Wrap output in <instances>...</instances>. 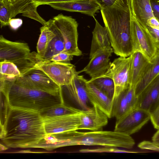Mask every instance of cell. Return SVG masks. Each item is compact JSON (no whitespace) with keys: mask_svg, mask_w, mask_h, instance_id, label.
Here are the masks:
<instances>
[{"mask_svg":"<svg viewBox=\"0 0 159 159\" xmlns=\"http://www.w3.org/2000/svg\"><path fill=\"white\" fill-rule=\"evenodd\" d=\"M39 112L10 107L6 121L1 128L0 139L6 146L31 148L46 135Z\"/></svg>","mask_w":159,"mask_h":159,"instance_id":"cell-1","label":"cell"},{"mask_svg":"<svg viewBox=\"0 0 159 159\" xmlns=\"http://www.w3.org/2000/svg\"><path fill=\"white\" fill-rule=\"evenodd\" d=\"M102 18L113 52L128 57L134 52L131 31L130 0H116L110 7H100Z\"/></svg>","mask_w":159,"mask_h":159,"instance_id":"cell-2","label":"cell"},{"mask_svg":"<svg viewBox=\"0 0 159 159\" xmlns=\"http://www.w3.org/2000/svg\"><path fill=\"white\" fill-rule=\"evenodd\" d=\"M14 82L10 83L7 96L11 107L40 112L64 103L61 89L58 93H52L26 88Z\"/></svg>","mask_w":159,"mask_h":159,"instance_id":"cell-3","label":"cell"},{"mask_svg":"<svg viewBox=\"0 0 159 159\" xmlns=\"http://www.w3.org/2000/svg\"><path fill=\"white\" fill-rule=\"evenodd\" d=\"M67 146L75 145L114 147L129 149L135 142L130 135L114 131H91L81 132L77 130L66 131Z\"/></svg>","mask_w":159,"mask_h":159,"instance_id":"cell-4","label":"cell"},{"mask_svg":"<svg viewBox=\"0 0 159 159\" xmlns=\"http://www.w3.org/2000/svg\"><path fill=\"white\" fill-rule=\"evenodd\" d=\"M50 20L62 37L65 52L74 56H81L82 52L78 44V24L76 20L71 16L62 14H59Z\"/></svg>","mask_w":159,"mask_h":159,"instance_id":"cell-5","label":"cell"},{"mask_svg":"<svg viewBox=\"0 0 159 159\" xmlns=\"http://www.w3.org/2000/svg\"><path fill=\"white\" fill-rule=\"evenodd\" d=\"M40 70L61 86L70 84L77 74L75 66L69 62L42 60L33 69Z\"/></svg>","mask_w":159,"mask_h":159,"instance_id":"cell-6","label":"cell"},{"mask_svg":"<svg viewBox=\"0 0 159 159\" xmlns=\"http://www.w3.org/2000/svg\"><path fill=\"white\" fill-rule=\"evenodd\" d=\"M131 58L120 57L111 62L105 74L103 75L111 78L115 86L112 100L116 98L129 85Z\"/></svg>","mask_w":159,"mask_h":159,"instance_id":"cell-7","label":"cell"},{"mask_svg":"<svg viewBox=\"0 0 159 159\" xmlns=\"http://www.w3.org/2000/svg\"><path fill=\"white\" fill-rule=\"evenodd\" d=\"M14 83L26 88L52 93H57L60 91V86L43 71L35 69L18 77Z\"/></svg>","mask_w":159,"mask_h":159,"instance_id":"cell-8","label":"cell"},{"mask_svg":"<svg viewBox=\"0 0 159 159\" xmlns=\"http://www.w3.org/2000/svg\"><path fill=\"white\" fill-rule=\"evenodd\" d=\"M131 31L134 52H141L151 61L158 50L148 30L142 26L133 15Z\"/></svg>","mask_w":159,"mask_h":159,"instance_id":"cell-9","label":"cell"},{"mask_svg":"<svg viewBox=\"0 0 159 159\" xmlns=\"http://www.w3.org/2000/svg\"><path fill=\"white\" fill-rule=\"evenodd\" d=\"M149 120V113L135 108L116 120L114 131L130 135L139 131Z\"/></svg>","mask_w":159,"mask_h":159,"instance_id":"cell-10","label":"cell"},{"mask_svg":"<svg viewBox=\"0 0 159 159\" xmlns=\"http://www.w3.org/2000/svg\"><path fill=\"white\" fill-rule=\"evenodd\" d=\"M81 111L75 113L43 118L46 134L78 130Z\"/></svg>","mask_w":159,"mask_h":159,"instance_id":"cell-11","label":"cell"},{"mask_svg":"<svg viewBox=\"0 0 159 159\" xmlns=\"http://www.w3.org/2000/svg\"><path fill=\"white\" fill-rule=\"evenodd\" d=\"M76 74L69 84L60 86L61 92L69 97L81 108L86 110L90 107L87 90V80L83 76Z\"/></svg>","mask_w":159,"mask_h":159,"instance_id":"cell-12","label":"cell"},{"mask_svg":"<svg viewBox=\"0 0 159 159\" xmlns=\"http://www.w3.org/2000/svg\"><path fill=\"white\" fill-rule=\"evenodd\" d=\"M113 52L111 47L100 50L96 52L87 65L79 73L84 72L89 75L91 79L103 75L108 69L111 62L109 57Z\"/></svg>","mask_w":159,"mask_h":159,"instance_id":"cell-13","label":"cell"},{"mask_svg":"<svg viewBox=\"0 0 159 159\" xmlns=\"http://www.w3.org/2000/svg\"><path fill=\"white\" fill-rule=\"evenodd\" d=\"M26 43L13 42L0 36V62H13L28 56L30 53Z\"/></svg>","mask_w":159,"mask_h":159,"instance_id":"cell-14","label":"cell"},{"mask_svg":"<svg viewBox=\"0 0 159 159\" xmlns=\"http://www.w3.org/2000/svg\"><path fill=\"white\" fill-rule=\"evenodd\" d=\"M138 97L135 93V87L129 85L113 100L112 117L118 120L135 108Z\"/></svg>","mask_w":159,"mask_h":159,"instance_id":"cell-15","label":"cell"},{"mask_svg":"<svg viewBox=\"0 0 159 159\" xmlns=\"http://www.w3.org/2000/svg\"><path fill=\"white\" fill-rule=\"evenodd\" d=\"M108 118L104 112L96 106H93L86 110H82L78 130H102L107 124Z\"/></svg>","mask_w":159,"mask_h":159,"instance_id":"cell-16","label":"cell"},{"mask_svg":"<svg viewBox=\"0 0 159 159\" xmlns=\"http://www.w3.org/2000/svg\"><path fill=\"white\" fill-rule=\"evenodd\" d=\"M137 97L135 108L143 109L150 114L159 107V75Z\"/></svg>","mask_w":159,"mask_h":159,"instance_id":"cell-17","label":"cell"},{"mask_svg":"<svg viewBox=\"0 0 159 159\" xmlns=\"http://www.w3.org/2000/svg\"><path fill=\"white\" fill-rule=\"evenodd\" d=\"M48 5L57 10L80 12L93 17L100 9V6L95 0H77Z\"/></svg>","mask_w":159,"mask_h":159,"instance_id":"cell-18","label":"cell"},{"mask_svg":"<svg viewBox=\"0 0 159 159\" xmlns=\"http://www.w3.org/2000/svg\"><path fill=\"white\" fill-rule=\"evenodd\" d=\"M87 90L89 101L93 105L98 107L109 118H111L113 103L112 99L87 81Z\"/></svg>","mask_w":159,"mask_h":159,"instance_id":"cell-19","label":"cell"},{"mask_svg":"<svg viewBox=\"0 0 159 159\" xmlns=\"http://www.w3.org/2000/svg\"><path fill=\"white\" fill-rule=\"evenodd\" d=\"M131 67L129 84L135 87L140 81L151 62L141 52L136 51L130 56Z\"/></svg>","mask_w":159,"mask_h":159,"instance_id":"cell-20","label":"cell"},{"mask_svg":"<svg viewBox=\"0 0 159 159\" xmlns=\"http://www.w3.org/2000/svg\"><path fill=\"white\" fill-rule=\"evenodd\" d=\"M95 24L92 32L90 59L98 51L111 47L109 35L105 27L101 25L95 17Z\"/></svg>","mask_w":159,"mask_h":159,"instance_id":"cell-21","label":"cell"},{"mask_svg":"<svg viewBox=\"0 0 159 159\" xmlns=\"http://www.w3.org/2000/svg\"><path fill=\"white\" fill-rule=\"evenodd\" d=\"M133 16L144 28L147 29V22L154 16L150 0H130Z\"/></svg>","mask_w":159,"mask_h":159,"instance_id":"cell-22","label":"cell"},{"mask_svg":"<svg viewBox=\"0 0 159 159\" xmlns=\"http://www.w3.org/2000/svg\"><path fill=\"white\" fill-rule=\"evenodd\" d=\"M151 62L149 66L135 86V93L137 97L159 75V50Z\"/></svg>","mask_w":159,"mask_h":159,"instance_id":"cell-23","label":"cell"},{"mask_svg":"<svg viewBox=\"0 0 159 159\" xmlns=\"http://www.w3.org/2000/svg\"><path fill=\"white\" fill-rule=\"evenodd\" d=\"M49 26L55 32L56 36L49 44L44 56L42 59L49 61L53 56L61 52L65 51L64 41L60 32L50 19L47 21Z\"/></svg>","mask_w":159,"mask_h":159,"instance_id":"cell-24","label":"cell"},{"mask_svg":"<svg viewBox=\"0 0 159 159\" xmlns=\"http://www.w3.org/2000/svg\"><path fill=\"white\" fill-rule=\"evenodd\" d=\"M40 34L37 45V53L42 59L51 41L56 36L54 31L47 23L40 28Z\"/></svg>","mask_w":159,"mask_h":159,"instance_id":"cell-25","label":"cell"},{"mask_svg":"<svg viewBox=\"0 0 159 159\" xmlns=\"http://www.w3.org/2000/svg\"><path fill=\"white\" fill-rule=\"evenodd\" d=\"M81 109L67 106L64 103L55 105L40 112L43 118L57 117L80 112Z\"/></svg>","mask_w":159,"mask_h":159,"instance_id":"cell-26","label":"cell"},{"mask_svg":"<svg viewBox=\"0 0 159 159\" xmlns=\"http://www.w3.org/2000/svg\"><path fill=\"white\" fill-rule=\"evenodd\" d=\"M42 60L37 52H33L26 57L13 63L16 65L22 76L32 70L35 65Z\"/></svg>","mask_w":159,"mask_h":159,"instance_id":"cell-27","label":"cell"},{"mask_svg":"<svg viewBox=\"0 0 159 159\" xmlns=\"http://www.w3.org/2000/svg\"><path fill=\"white\" fill-rule=\"evenodd\" d=\"M20 75V71L13 63L7 61L0 62V80L15 82Z\"/></svg>","mask_w":159,"mask_h":159,"instance_id":"cell-28","label":"cell"},{"mask_svg":"<svg viewBox=\"0 0 159 159\" xmlns=\"http://www.w3.org/2000/svg\"><path fill=\"white\" fill-rule=\"evenodd\" d=\"M87 81L93 84L113 99L115 91V86L114 82L111 78L102 76L91 79Z\"/></svg>","mask_w":159,"mask_h":159,"instance_id":"cell-29","label":"cell"},{"mask_svg":"<svg viewBox=\"0 0 159 159\" xmlns=\"http://www.w3.org/2000/svg\"><path fill=\"white\" fill-rule=\"evenodd\" d=\"M34 0H17L11 3L10 10L11 15L15 17L18 14L22 15L28 11L32 2Z\"/></svg>","mask_w":159,"mask_h":159,"instance_id":"cell-30","label":"cell"},{"mask_svg":"<svg viewBox=\"0 0 159 159\" xmlns=\"http://www.w3.org/2000/svg\"><path fill=\"white\" fill-rule=\"evenodd\" d=\"M81 153H136L139 152L122 149L118 147H114L103 146L93 149H84L79 150Z\"/></svg>","mask_w":159,"mask_h":159,"instance_id":"cell-31","label":"cell"},{"mask_svg":"<svg viewBox=\"0 0 159 159\" xmlns=\"http://www.w3.org/2000/svg\"><path fill=\"white\" fill-rule=\"evenodd\" d=\"M9 3L5 0H0V24L1 28L9 25L11 19L9 7Z\"/></svg>","mask_w":159,"mask_h":159,"instance_id":"cell-32","label":"cell"},{"mask_svg":"<svg viewBox=\"0 0 159 159\" xmlns=\"http://www.w3.org/2000/svg\"><path fill=\"white\" fill-rule=\"evenodd\" d=\"M1 95V128L2 127L6 121L10 107L9 104L7 96L0 92Z\"/></svg>","mask_w":159,"mask_h":159,"instance_id":"cell-33","label":"cell"},{"mask_svg":"<svg viewBox=\"0 0 159 159\" xmlns=\"http://www.w3.org/2000/svg\"><path fill=\"white\" fill-rule=\"evenodd\" d=\"M74 56L63 51L53 56L50 61L54 62H68L72 60Z\"/></svg>","mask_w":159,"mask_h":159,"instance_id":"cell-34","label":"cell"},{"mask_svg":"<svg viewBox=\"0 0 159 159\" xmlns=\"http://www.w3.org/2000/svg\"><path fill=\"white\" fill-rule=\"evenodd\" d=\"M138 147L143 149L149 150L159 152V146L155 144L152 141H143L138 144Z\"/></svg>","mask_w":159,"mask_h":159,"instance_id":"cell-35","label":"cell"},{"mask_svg":"<svg viewBox=\"0 0 159 159\" xmlns=\"http://www.w3.org/2000/svg\"><path fill=\"white\" fill-rule=\"evenodd\" d=\"M150 120L154 127L159 129V107L150 114Z\"/></svg>","mask_w":159,"mask_h":159,"instance_id":"cell-36","label":"cell"},{"mask_svg":"<svg viewBox=\"0 0 159 159\" xmlns=\"http://www.w3.org/2000/svg\"><path fill=\"white\" fill-rule=\"evenodd\" d=\"M147 29L151 34L158 50H159V30L148 26Z\"/></svg>","mask_w":159,"mask_h":159,"instance_id":"cell-37","label":"cell"},{"mask_svg":"<svg viewBox=\"0 0 159 159\" xmlns=\"http://www.w3.org/2000/svg\"><path fill=\"white\" fill-rule=\"evenodd\" d=\"M23 24V20L20 18H11L9 25L12 30H16L20 28Z\"/></svg>","mask_w":159,"mask_h":159,"instance_id":"cell-38","label":"cell"},{"mask_svg":"<svg viewBox=\"0 0 159 159\" xmlns=\"http://www.w3.org/2000/svg\"><path fill=\"white\" fill-rule=\"evenodd\" d=\"M150 4L154 16L159 18V0H150Z\"/></svg>","mask_w":159,"mask_h":159,"instance_id":"cell-39","label":"cell"},{"mask_svg":"<svg viewBox=\"0 0 159 159\" xmlns=\"http://www.w3.org/2000/svg\"><path fill=\"white\" fill-rule=\"evenodd\" d=\"M147 25L152 28L159 30V22L154 16L148 20Z\"/></svg>","mask_w":159,"mask_h":159,"instance_id":"cell-40","label":"cell"},{"mask_svg":"<svg viewBox=\"0 0 159 159\" xmlns=\"http://www.w3.org/2000/svg\"><path fill=\"white\" fill-rule=\"evenodd\" d=\"M100 7H110L113 5L116 0H95Z\"/></svg>","mask_w":159,"mask_h":159,"instance_id":"cell-41","label":"cell"},{"mask_svg":"<svg viewBox=\"0 0 159 159\" xmlns=\"http://www.w3.org/2000/svg\"><path fill=\"white\" fill-rule=\"evenodd\" d=\"M152 141L159 146V129L154 134L152 137Z\"/></svg>","mask_w":159,"mask_h":159,"instance_id":"cell-42","label":"cell"},{"mask_svg":"<svg viewBox=\"0 0 159 159\" xmlns=\"http://www.w3.org/2000/svg\"><path fill=\"white\" fill-rule=\"evenodd\" d=\"M0 149L1 151L7 150L8 148L7 147H5V146L3 145V144H2L1 143L0 144Z\"/></svg>","mask_w":159,"mask_h":159,"instance_id":"cell-43","label":"cell"},{"mask_svg":"<svg viewBox=\"0 0 159 159\" xmlns=\"http://www.w3.org/2000/svg\"><path fill=\"white\" fill-rule=\"evenodd\" d=\"M6 1H7V2L8 3H12V2H13L17 0H5Z\"/></svg>","mask_w":159,"mask_h":159,"instance_id":"cell-44","label":"cell"},{"mask_svg":"<svg viewBox=\"0 0 159 159\" xmlns=\"http://www.w3.org/2000/svg\"><path fill=\"white\" fill-rule=\"evenodd\" d=\"M157 19L158 20V21L159 22V18H157Z\"/></svg>","mask_w":159,"mask_h":159,"instance_id":"cell-45","label":"cell"}]
</instances>
